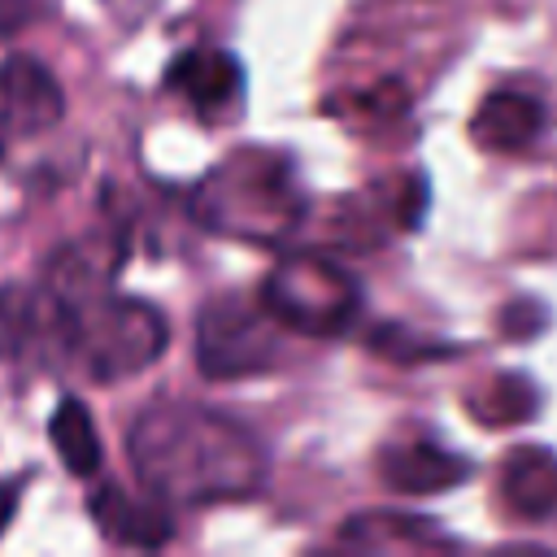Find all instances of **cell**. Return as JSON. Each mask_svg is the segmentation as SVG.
I'll list each match as a JSON object with an SVG mask.
<instances>
[{"label":"cell","mask_w":557,"mask_h":557,"mask_svg":"<svg viewBox=\"0 0 557 557\" xmlns=\"http://www.w3.org/2000/svg\"><path fill=\"white\" fill-rule=\"evenodd\" d=\"M48 440L61 457V466L78 479H91L100 470V435H96V422L87 413V405L78 396H65L57 409H52V422H48Z\"/></svg>","instance_id":"cell-13"},{"label":"cell","mask_w":557,"mask_h":557,"mask_svg":"<svg viewBox=\"0 0 557 557\" xmlns=\"http://www.w3.org/2000/svg\"><path fill=\"white\" fill-rule=\"evenodd\" d=\"M65 117V91L57 74L35 57L0 61V139H35Z\"/></svg>","instance_id":"cell-7"},{"label":"cell","mask_w":557,"mask_h":557,"mask_svg":"<svg viewBox=\"0 0 557 557\" xmlns=\"http://www.w3.org/2000/svg\"><path fill=\"white\" fill-rule=\"evenodd\" d=\"M0 357L13 366L61 370V300L44 278L0 287Z\"/></svg>","instance_id":"cell-6"},{"label":"cell","mask_w":557,"mask_h":557,"mask_svg":"<svg viewBox=\"0 0 557 557\" xmlns=\"http://www.w3.org/2000/svg\"><path fill=\"white\" fill-rule=\"evenodd\" d=\"M257 296L292 335L309 339H335L361 313L357 278L326 252H287L265 274Z\"/></svg>","instance_id":"cell-4"},{"label":"cell","mask_w":557,"mask_h":557,"mask_svg":"<svg viewBox=\"0 0 557 557\" xmlns=\"http://www.w3.org/2000/svg\"><path fill=\"white\" fill-rule=\"evenodd\" d=\"M126 457L144 492L170 509H205L257 496L265 483L261 440L196 400H152L126 426Z\"/></svg>","instance_id":"cell-1"},{"label":"cell","mask_w":557,"mask_h":557,"mask_svg":"<svg viewBox=\"0 0 557 557\" xmlns=\"http://www.w3.org/2000/svg\"><path fill=\"white\" fill-rule=\"evenodd\" d=\"M17 500H22V483L17 479L13 483H0V535L13 522V513H17Z\"/></svg>","instance_id":"cell-16"},{"label":"cell","mask_w":557,"mask_h":557,"mask_svg":"<svg viewBox=\"0 0 557 557\" xmlns=\"http://www.w3.org/2000/svg\"><path fill=\"white\" fill-rule=\"evenodd\" d=\"M39 17V0H0V39L26 30Z\"/></svg>","instance_id":"cell-15"},{"label":"cell","mask_w":557,"mask_h":557,"mask_svg":"<svg viewBox=\"0 0 557 557\" xmlns=\"http://www.w3.org/2000/svg\"><path fill=\"white\" fill-rule=\"evenodd\" d=\"M191 213L218 235L270 244V239H283L300 222L305 191L287 157L248 148V152H231L226 161H218L191 187Z\"/></svg>","instance_id":"cell-2"},{"label":"cell","mask_w":557,"mask_h":557,"mask_svg":"<svg viewBox=\"0 0 557 557\" xmlns=\"http://www.w3.org/2000/svg\"><path fill=\"white\" fill-rule=\"evenodd\" d=\"M344 544H361V548H387V544H444L440 531L426 527V518H405V513H366L344 522L339 531Z\"/></svg>","instance_id":"cell-14"},{"label":"cell","mask_w":557,"mask_h":557,"mask_svg":"<svg viewBox=\"0 0 557 557\" xmlns=\"http://www.w3.org/2000/svg\"><path fill=\"white\" fill-rule=\"evenodd\" d=\"M87 513L96 531L122 548H165L174 540V513L152 492L135 496L122 483H96L87 492Z\"/></svg>","instance_id":"cell-9"},{"label":"cell","mask_w":557,"mask_h":557,"mask_svg":"<svg viewBox=\"0 0 557 557\" xmlns=\"http://www.w3.org/2000/svg\"><path fill=\"white\" fill-rule=\"evenodd\" d=\"M544 126V100L527 87H496L483 96L470 131L487 152H518Z\"/></svg>","instance_id":"cell-10"},{"label":"cell","mask_w":557,"mask_h":557,"mask_svg":"<svg viewBox=\"0 0 557 557\" xmlns=\"http://www.w3.org/2000/svg\"><path fill=\"white\" fill-rule=\"evenodd\" d=\"M466 470L470 466L457 453H448L444 444H435V440H400V444H387L383 457H379V474L387 479V487L418 492V496L461 483Z\"/></svg>","instance_id":"cell-12"},{"label":"cell","mask_w":557,"mask_h":557,"mask_svg":"<svg viewBox=\"0 0 557 557\" xmlns=\"http://www.w3.org/2000/svg\"><path fill=\"white\" fill-rule=\"evenodd\" d=\"M165 87L178 91L200 117H222L239 104L244 96V65L231 48L218 44H191L183 48L170 70H165Z\"/></svg>","instance_id":"cell-8"},{"label":"cell","mask_w":557,"mask_h":557,"mask_svg":"<svg viewBox=\"0 0 557 557\" xmlns=\"http://www.w3.org/2000/svg\"><path fill=\"white\" fill-rule=\"evenodd\" d=\"M283 322L265 309L261 296L222 292L196 318V366L205 379H248L265 374L283 348Z\"/></svg>","instance_id":"cell-5"},{"label":"cell","mask_w":557,"mask_h":557,"mask_svg":"<svg viewBox=\"0 0 557 557\" xmlns=\"http://www.w3.org/2000/svg\"><path fill=\"white\" fill-rule=\"evenodd\" d=\"M500 500L513 518L544 522L557 513V453L553 448H513L500 466Z\"/></svg>","instance_id":"cell-11"},{"label":"cell","mask_w":557,"mask_h":557,"mask_svg":"<svg viewBox=\"0 0 557 557\" xmlns=\"http://www.w3.org/2000/svg\"><path fill=\"white\" fill-rule=\"evenodd\" d=\"M52 292V287H48ZM57 296V292H52ZM61 300V370H78L96 383H117L148 370L170 339L157 305L117 292L57 296Z\"/></svg>","instance_id":"cell-3"}]
</instances>
